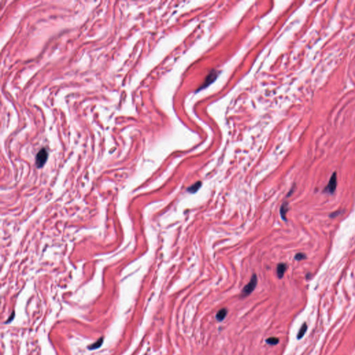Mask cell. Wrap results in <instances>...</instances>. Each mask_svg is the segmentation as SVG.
Here are the masks:
<instances>
[{
  "label": "cell",
  "instance_id": "6da1fadb",
  "mask_svg": "<svg viewBox=\"0 0 355 355\" xmlns=\"http://www.w3.org/2000/svg\"><path fill=\"white\" fill-rule=\"evenodd\" d=\"M257 284V278L255 274H254L250 279V281L248 282V284L244 287L243 290L241 291V295L243 297L247 296L252 293L255 289L256 286Z\"/></svg>",
  "mask_w": 355,
  "mask_h": 355
},
{
  "label": "cell",
  "instance_id": "7a4b0ae2",
  "mask_svg": "<svg viewBox=\"0 0 355 355\" xmlns=\"http://www.w3.org/2000/svg\"><path fill=\"white\" fill-rule=\"evenodd\" d=\"M48 157V153L45 148H42L36 156V164L38 167H42L45 164Z\"/></svg>",
  "mask_w": 355,
  "mask_h": 355
},
{
  "label": "cell",
  "instance_id": "3957f363",
  "mask_svg": "<svg viewBox=\"0 0 355 355\" xmlns=\"http://www.w3.org/2000/svg\"><path fill=\"white\" fill-rule=\"evenodd\" d=\"M337 174L334 173L331 176L330 181H329L328 185H327L326 189H325V192H328V193L333 194L335 192L336 188H337Z\"/></svg>",
  "mask_w": 355,
  "mask_h": 355
},
{
  "label": "cell",
  "instance_id": "277c9868",
  "mask_svg": "<svg viewBox=\"0 0 355 355\" xmlns=\"http://www.w3.org/2000/svg\"><path fill=\"white\" fill-rule=\"evenodd\" d=\"M287 264H284V263H281V264H279L278 265V267H277V275H278L279 278L281 279L283 278L286 270H287Z\"/></svg>",
  "mask_w": 355,
  "mask_h": 355
},
{
  "label": "cell",
  "instance_id": "5b68a950",
  "mask_svg": "<svg viewBox=\"0 0 355 355\" xmlns=\"http://www.w3.org/2000/svg\"><path fill=\"white\" fill-rule=\"evenodd\" d=\"M289 210V205L288 202H285L282 204L281 207H280V215H281L282 219L286 221L287 218H286V214Z\"/></svg>",
  "mask_w": 355,
  "mask_h": 355
},
{
  "label": "cell",
  "instance_id": "8992f818",
  "mask_svg": "<svg viewBox=\"0 0 355 355\" xmlns=\"http://www.w3.org/2000/svg\"><path fill=\"white\" fill-rule=\"evenodd\" d=\"M201 185L202 183L200 181L196 182L194 184L192 185V186H190L189 187L187 188V192H189V193L194 194L198 191V189L200 188V187H201Z\"/></svg>",
  "mask_w": 355,
  "mask_h": 355
},
{
  "label": "cell",
  "instance_id": "52a82bcc",
  "mask_svg": "<svg viewBox=\"0 0 355 355\" xmlns=\"http://www.w3.org/2000/svg\"><path fill=\"white\" fill-rule=\"evenodd\" d=\"M227 313H228V311H227V309H225V308L220 309L216 315V319H217V320H219V321H222V320H224V318H226Z\"/></svg>",
  "mask_w": 355,
  "mask_h": 355
},
{
  "label": "cell",
  "instance_id": "ba28073f",
  "mask_svg": "<svg viewBox=\"0 0 355 355\" xmlns=\"http://www.w3.org/2000/svg\"><path fill=\"white\" fill-rule=\"evenodd\" d=\"M306 330H307V325H306V323H304L302 325V327H300V329L298 334L297 338L298 339H300L301 338L303 337V336L304 335V334H305V332H306Z\"/></svg>",
  "mask_w": 355,
  "mask_h": 355
},
{
  "label": "cell",
  "instance_id": "9c48e42d",
  "mask_svg": "<svg viewBox=\"0 0 355 355\" xmlns=\"http://www.w3.org/2000/svg\"><path fill=\"white\" fill-rule=\"evenodd\" d=\"M266 342L268 345H275L279 343V339L278 338L275 337H270L266 340Z\"/></svg>",
  "mask_w": 355,
  "mask_h": 355
},
{
  "label": "cell",
  "instance_id": "30bf717a",
  "mask_svg": "<svg viewBox=\"0 0 355 355\" xmlns=\"http://www.w3.org/2000/svg\"><path fill=\"white\" fill-rule=\"evenodd\" d=\"M306 256L304 253L300 252V253H298L295 254V259H296L297 261H301V260H302V259H306Z\"/></svg>",
  "mask_w": 355,
  "mask_h": 355
},
{
  "label": "cell",
  "instance_id": "8fae6325",
  "mask_svg": "<svg viewBox=\"0 0 355 355\" xmlns=\"http://www.w3.org/2000/svg\"><path fill=\"white\" fill-rule=\"evenodd\" d=\"M339 213H340V212H339V211H338V212H336L332 213V214H330V217H331V218H334V217H336V216H337L338 215H339Z\"/></svg>",
  "mask_w": 355,
  "mask_h": 355
}]
</instances>
